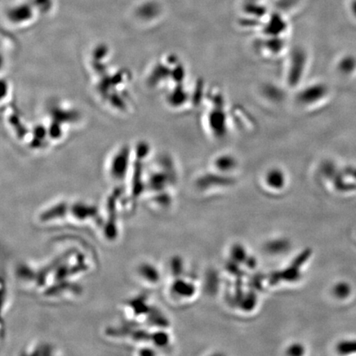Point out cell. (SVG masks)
<instances>
[{"mask_svg":"<svg viewBox=\"0 0 356 356\" xmlns=\"http://www.w3.org/2000/svg\"><path fill=\"white\" fill-rule=\"evenodd\" d=\"M353 287L347 282L337 283L332 289L334 297L339 300H348L351 295H353Z\"/></svg>","mask_w":356,"mask_h":356,"instance_id":"6da1fadb","label":"cell"},{"mask_svg":"<svg viewBox=\"0 0 356 356\" xmlns=\"http://www.w3.org/2000/svg\"><path fill=\"white\" fill-rule=\"evenodd\" d=\"M172 291L179 296L190 297L193 295L195 289L193 284L184 282V280H177L173 284Z\"/></svg>","mask_w":356,"mask_h":356,"instance_id":"7a4b0ae2","label":"cell"},{"mask_svg":"<svg viewBox=\"0 0 356 356\" xmlns=\"http://www.w3.org/2000/svg\"><path fill=\"white\" fill-rule=\"evenodd\" d=\"M337 350L340 355H356V338L341 341L337 346Z\"/></svg>","mask_w":356,"mask_h":356,"instance_id":"3957f363","label":"cell"},{"mask_svg":"<svg viewBox=\"0 0 356 356\" xmlns=\"http://www.w3.org/2000/svg\"><path fill=\"white\" fill-rule=\"evenodd\" d=\"M232 257L233 259L238 262H243L247 260L246 252H245V249L242 246H240V245L234 247Z\"/></svg>","mask_w":356,"mask_h":356,"instance_id":"277c9868","label":"cell"},{"mask_svg":"<svg viewBox=\"0 0 356 356\" xmlns=\"http://www.w3.org/2000/svg\"><path fill=\"white\" fill-rule=\"evenodd\" d=\"M269 184L273 188H280L283 186V178L280 172L270 173L268 177Z\"/></svg>","mask_w":356,"mask_h":356,"instance_id":"5b68a950","label":"cell"},{"mask_svg":"<svg viewBox=\"0 0 356 356\" xmlns=\"http://www.w3.org/2000/svg\"><path fill=\"white\" fill-rule=\"evenodd\" d=\"M243 309H252L256 304V296L253 295H249L243 298Z\"/></svg>","mask_w":356,"mask_h":356,"instance_id":"8992f818","label":"cell"},{"mask_svg":"<svg viewBox=\"0 0 356 356\" xmlns=\"http://www.w3.org/2000/svg\"><path fill=\"white\" fill-rule=\"evenodd\" d=\"M288 354L291 355H301L304 354V349L300 345H293L289 347Z\"/></svg>","mask_w":356,"mask_h":356,"instance_id":"52a82bcc","label":"cell"},{"mask_svg":"<svg viewBox=\"0 0 356 356\" xmlns=\"http://www.w3.org/2000/svg\"><path fill=\"white\" fill-rule=\"evenodd\" d=\"M355 237H356V234H355Z\"/></svg>","mask_w":356,"mask_h":356,"instance_id":"ba28073f","label":"cell"}]
</instances>
